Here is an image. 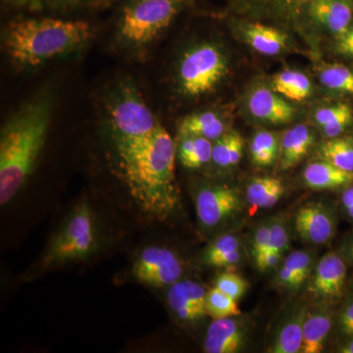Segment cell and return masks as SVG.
Wrapping results in <instances>:
<instances>
[{
	"instance_id": "obj_1",
	"label": "cell",
	"mask_w": 353,
	"mask_h": 353,
	"mask_svg": "<svg viewBox=\"0 0 353 353\" xmlns=\"http://www.w3.org/2000/svg\"><path fill=\"white\" fill-rule=\"evenodd\" d=\"M113 141L118 173L137 205L157 219L168 217L180 201L170 134L159 124L145 136Z\"/></svg>"
},
{
	"instance_id": "obj_2",
	"label": "cell",
	"mask_w": 353,
	"mask_h": 353,
	"mask_svg": "<svg viewBox=\"0 0 353 353\" xmlns=\"http://www.w3.org/2000/svg\"><path fill=\"white\" fill-rule=\"evenodd\" d=\"M52 97L41 90L4 123L0 132V204L6 205L29 180L46 145Z\"/></svg>"
},
{
	"instance_id": "obj_3",
	"label": "cell",
	"mask_w": 353,
	"mask_h": 353,
	"mask_svg": "<svg viewBox=\"0 0 353 353\" xmlns=\"http://www.w3.org/2000/svg\"><path fill=\"white\" fill-rule=\"evenodd\" d=\"M92 34V26L85 21L19 18L6 25L2 46L14 66L34 69L82 50Z\"/></svg>"
},
{
	"instance_id": "obj_4",
	"label": "cell",
	"mask_w": 353,
	"mask_h": 353,
	"mask_svg": "<svg viewBox=\"0 0 353 353\" xmlns=\"http://www.w3.org/2000/svg\"><path fill=\"white\" fill-rule=\"evenodd\" d=\"M192 3V0H124L118 17V41L130 50L150 46Z\"/></svg>"
},
{
	"instance_id": "obj_5",
	"label": "cell",
	"mask_w": 353,
	"mask_h": 353,
	"mask_svg": "<svg viewBox=\"0 0 353 353\" xmlns=\"http://www.w3.org/2000/svg\"><path fill=\"white\" fill-rule=\"evenodd\" d=\"M229 72V57L222 46L212 41L192 44L176 64V90L187 99L203 97L219 87Z\"/></svg>"
},
{
	"instance_id": "obj_6",
	"label": "cell",
	"mask_w": 353,
	"mask_h": 353,
	"mask_svg": "<svg viewBox=\"0 0 353 353\" xmlns=\"http://www.w3.org/2000/svg\"><path fill=\"white\" fill-rule=\"evenodd\" d=\"M105 112L113 141L145 136L159 125L138 87L130 80L120 81L109 90Z\"/></svg>"
},
{
	"instance_id": "obj_7",
	"label": "cell",
	"mask_w": 353,
	"mask_h": 353,
	"mask_svg": "<svg viewBox=\"0 0 353 353\" xmlns=\"http://www.w3.org/2000/svg\"><path fill=\"white\" fill-rule=\"evenodd\" d=\"M97 248V230L92 209L87 202L77 206L66 224L51 241L43 265L66 263L90 256Z\"/></svg>"
},
{
	"instance_id": "obj_8",
	"label": "cell",
	"mask_w": 353,
	"mask_h": 353,
	"mask_svg": "<svg viewBox=\"0 0 353 353\" xmlns=\"http://www.w3.org/2000/svg\"><path fill=\"white\" fill-rule=\"evenodd\" d=\"M183 262L175 252L160 246L145 248L132 265V273L138 282L150 287H171L181 280Z\"/></svg>"
},
{
	"instance_id": "obj_9",
	"label": "cell",
	"mask_w": 353,
	"mask_h": 353,
	"mask_svg": "<svg viewBox=\"0 0 353 353\" xmlns=\"http://www.w3.org/2000/svg\"><path fill=\"white\" fill-rule=\"evenodd\" d=\"M196 209L199 224L206 229H214L241 213L243 199L234 188L225 185H205L197 192Z\"/></svg>"
},
{
	"instance_id": "obj_10",
	"label": "cell",
	"mask_w": 353,
	"mask_h": 353,
	"mask_svg": "<svg viewBox=\"0 0 353 353\" xmlns=\"http://www.w3.org/2000/svg\"><path fill=\"white\" fill-rule=\"evenodd\" d=\"M243 108L250 119L268 126L289 124L296 115V108L269 83L252 85L243 99Z\"/></svg>"
},
{
	"instance_id": "obj_11",
	"label": "cell",
	"mask_w": 353,
	"mask_h": 353,
	"mask_svg": "<svg viewBox=\"0 0 353 353\" xmlns=\"http://www.w3.org/2000/svg\"><path fill=\"white\" fill-rule=\"evenodd\" d=\"M345 280V262L338 253L328 252L315 265L308 290L318 299L333 303L343 297Z\"/></svg>"
},
{
	"instance_id": "obj_12",
	"label": "cell",
	"mask_w": 353,
	"mask_h": 353,
	"mask_svg": "<svg viewBox=\"0 0 353 353\" xmlns=\"http://www.w3.org/2000/svg\"><path fill=\"white\" fill-rule=\"evenodd\" d=\"M304 13L313 25L336 39L353 25V0H311Z\"/></svg>"
},
{
	"instance_id": "obj_13",
	"label": "cell",
	"mask_w": 353,
	"mask_h": 353,
	"mask_svg": "<svg viewBox=\"0 0 353 353\" xmlns=\"http://www.w3.org/2000/svg\"><path fill=\"white\" fill-rule=\"evenodd\" d=\"M294 225L301 240L313 245H324L336 231L334 216L321 202H310L299 209Z\"/></svg>"
},
{
	"instance_id": "obj_14",
	"label": "cell",
	"mask_w": 353,
	"mask_h": 353,
	"mask_svg": "<svg viewBox=\"0 0 353 353\" xmlns=\"http://www.w3.org/2000/svg\"><path fill=\"white\" fill-rule=\"evenodd\" d=\"M234 32L243 43L265 57H277L290 48L289 36L272 26L259 22L236 23Z\"/></svg>"
},
{
	"instance_id": "obj_15",
	"label": "cell",
	"mask_w": 353,
	"mask_h": 353,
	"mask_svg": "<svg viewBox=\"0 0 353 353\" xmlns=\"http://www.w3.org/2000/svg\"><path fill=\"white\" fill-rule=\"evenodd\" d=\"M206 292L194 281H178L169 287L168 304L176 317L183 322H196L208 315L205 308Z\"/></svg>"
},
{
	"instance_id": "obj_16",
	"label": "cell",
	"mask_w": 353,
	"mask_h": 353,
	"mask_svg": "<svg viewBox=\"0 0 353 353\" xmlns=\"http://www.w3.org/2000/svg\"><path fill=\"white\" fill-rule=\"evenodd\" d=\"M245 343V325L234 317L221 318L209 326L203 347L208 353H236Z\"/></svg>"
},
{
	"instance_id": "obj_17",
	"label": "cell",
	"mask_w": 353,
	"mask_h": 353,
	"mask_svg": "<svg viewBox=\"0 0 353 353\" xmlns=\"http://www.w3.org/2000/svg\"><path fill=\"white\" fill-rule=\"evenodd\" d=\"M316 134L312 127L301 123L285 130L281 136L279 164L282 170H290L307 157L314 145Z\"/></svg>"
},
{
	"instance_id": "obj_18",
	"label": "cell",
	"mask_w": 353,
	"mask_h": 353,
	"mask_svg": "<svg viewBox=\"0 0 353 353\" xmlns=\"http://www.w3.org/2000/svg\"><path fill=\"white\" fill-rule=\"evenodd\" d=\"M229 130L227 116L218 109H206L190 114L179 125V134H194L211 141H217Z\"/></svg>"
},
{
	"instance_id": "obj_19",
	"label": "cell",
	"mask_w": 353,
	"mask_h": 353,
	"mask_svg": "<svg viewBox=\"0 0 353 353\" xmlns=\"http://www.w3.org/2000/svg\"><path fill=\"white\" fill-rule=\"evenodd\" d=\"M303 179L306 187L310 189H338L352 185L353 173L343 170L326 160L318 158L306 165Z\"/></svg>"
},
{
	"instance_id": "obj_20",
	"label": "cell",
	"mask_w": 353,
	"mask_h": 353,
	"mask_svg": "<svg viewBox=\"0 0 353 353\" xmlns=\"http://www.w3.org/2000/svg\"><path fill=\"white\" fill-rule=\"evenodd\" d=\"M332 315L325 305L307 309L303 324L301 353H320L331 331Z\"/></svg>"
},
{
	"instance_id": "obj_21",
	"label": "cell",
	"mask_w": 353,
	"mask_h": 353,
	"mask_svg": "<svg viewBox=\"0 0 353 353\" xmlns=\"http://www.w3.org/2000/svg\"><path fill=\"white\" fill-rule=\"evenodd\" d=\"M307 309L306 305L297 306L290 313L288 319L276 334L268 352H301L303 341V324Z\"/></svg>"
},
{
	"instance_id": "obj_22",
	"label": "cell",
	"mask_w": 353,
	"mask_h": 353,
	"mask_svg": "<svg viewBox=\"0 0 353 353\" xmlns=\"http://www.w3.org/2000/svg\"><path fill=\"white\" fill-rule=\"evenodd\" d=\"M313 123L325 139L341 136L353 122V109L345 102L321 106L312 114Z\"/></svg>"
},
{
	"instance_id": "obj_23",
	"label": "cell",
	"mask_w": 353,
	"mask_h": 353,
	"mask_svg": "<svg viewBox=\"0 0 353 353\" xmlns=\"http://www.w3.org/2000/svg\"><path fill=\"white\" fill-rule=\"evenodd\" d=\"M313 255L305 250H296L288 255L277 273L278 284L285 290H296L308 280L313 272Z\"/></svg>"
},
{
	"instance_id": "obj_24",
	"label": "cell",
	"mask_w": 353,
	"mask_h": 353,
	"mask_svg": "<svg viewBox=\"0 0 353 353\" xmlns=\"http://www.w3.org/2000/svg\"><path fill=\"white\" fill-rule=\"evenodd\" d=\"M176 157L185 168L199 169L212 159L213 141L190 134H179Z\"/></svg>"
},
{
	"instance_id": "obj_25",
	"label": "cell",
	"mask_w": 353,
	"mask_h": 353,
	"mask_svg": "<svg viewBox=\"0 0 353 353\" xmlns=\"http://www.w3.org/2000/svg\"><path fill=\"white\" fill-rule=\"evenodd\" d=\"M7 8L27 13L44 11H69L99 8L108 6L110 0H1Z\"/></svg>"
},
{
	"instance_id": "obj_26",
	"label": "cell",
	"mask_w": 353,
	"mask_h": 353,
	"mask_svg": "<svg viewBox=\"0 0 353 353\" xmlns=\"http://www.w3.org/2000/svg\"><path fill=\"white\" fill-rule=\"evenodd\" d=\"M270 87L288 101H304L313 94V83L303 72L285 69L271 78Z\"/></svg>"
},
{
	"instance_id": "obj_27",
	"label": "cell",
	"mask_w": 353,
	"mask_h": 353,
	"mask_svg": "<svg viewBox=\"0 0 353 353\" xmlns=\"http://www.w3.org/2000/svg\"><path fill=\"white\" fill-rule=\"evenodd\" d=\"M282 181L274 176H256L245 187V201L254 210L270 208L280 201L285 194Z\"/></svg>"
},
{
	"instance_id": "obj_28",
	"label": "cell",
	"mask_w": 353,
	"mask_h": 353,
	"mask_svg": "<svg viewBox=\"0 0 353 353\" xmlns=\"http://www.w3.org/2000/svg\"><path fill=\"white\" fill-rule=\"evenodd\" d=\"M243 148L245 141L240 132L230 129L217 141H213L211 162L224 170L234 168L240 163Z\"/></svg>"
},
{
	"instance_id": "obj_29",
	"label": "cell",
	"mask_w": 353,
	"mask_h": 353,
	"mask_svg": "<svg viewBox=\"0 0 353 353\" xmlns=\"http://www.w3.org/2000/svg\"><path fill=\"white\" fill-rule=\"evenodd\" d=\"M318 157L353 173V137L326 139L317 150Z\"/></svg>"
},
{
	"instance_id": "obj_30",
	"label": "cell",
	"mask_w": 353,
	"mask_h": 353,
	"mask_svg": "<svg viewBox=\"0 0 353 353\" xmlns=\"http://www.w3.org/2000/svg\"><path fill=\"white\" fill-rule=\"evenodd\" d=\"M280 139L278 132L260 130L253 134L250 145L253 164L268 167L278 161L280 154Z\"/></svg>"
},
{
	"instance_id": "obj_31",
	"label": "cell",
	"mask_w": 353,
	"mask_h": 353,
	"mask_svg": "<svg viewBox=\"0 0 353 353\" xmlns=\"http://www.w3.org/2000/svg\"><path fill=\"white\" fill-rule=\"evenodd\" d=\"M318 80L330 92L353 95V69L341 63L324 64L318 70Z\"/></svg>"
},
{
	"instance_id": "obj_32",
	"label": "cell",
	"mask_w": 353,
	"mask_h": 353,
	"mask_svg": "<svg viewBox=\"0 0 353 353\" xmlns=\"http://www.w3.org/2000/svg\"><path fill=\"white\" fill-rule=\"evenodd\" d=\"M236 301H238L228 296L225 292H221L217 288H212L206 294V312L213 319L239 317L241 315V311L239 308Z\"/></svg>"
},
{
	"instance_id": "obj_33",
	"label": "cell",
	"mask_w": 353,
	"mask_h": 353,
	"mask_svg": "<svg viewBox=\"0 0 353 353\" xmlns=\"http://www.w3.org/2000/svg\"><path fill=\"white\" fill-rule=\"evenodd\" d=\"M241 245L240 239L234 234H222L206 248L203 254L204 263L214 266L216 262L222 257L241 250Z\"/></svg>"
},
{
	"instance_id": "obj_34",
	"label": "cell",
	"mask_w": 353,
	"mask_h": 353,
	"mask_svg": "<svg viewBox=\"0 0 353 353\" xmlns=\"http://www.w3.org/2000/svg\"><path fill=\"white\" fill-rule=\"evenodd\" d=\"M214 287L233 297L236 301L241 299L248 289V283L245 278L236 273H223L215 280Z\"/></svg>"
},
{
	"instance_id": "obj_35",
	"label": "cell",
	"mask_w": 353,
	"mask_h": 353,
	"mask_svg": "<svg viewBox=\"0 0 353 353\" xmlns=\"http://www.w3.org/2000/svg\"><path fill=\"white\" fill-rule=\"evenodd\" d=\"M270 225V248L282 253L283 255L290 248V236L285 220L281 217L272 218Z\"/></svg>"
},
{
	"instance_id": "obj_36",
	"label": "cell",
	"mask_w": 353,
	"mask_h": 353,
	"mask_svg": "<svg viewBox=\"0 0 353 353\" xmlns=\"http://www.w3.org/2000/svg\"><path fill=\"white\" fill-rule=\"evenodd\" d=\"M270 248V225L269 220L264 221L253 232L252 252L253 256Z\"/></svg>"
},
{
	"instance_id": "obj_37",
	"label": "cell",
	"mask_w": 353,
	"mask_h": 353,
	"mask_svg": "<svg viewBox=\"0 0 353 353\" xmlns=\"http://www.w3.org/2000/svg\"><path fill=\"white\" fill-rule=\"evenodd\" d=\"M282 256V253L269 248V250H265V252L253 257H254L255 265H256L259 270L264 272L270 270V269L277 266Z\"/></svg>"
},
{
	"instance_id": "obj_38",
	"label": "cell",
	"mask_w": 353,
	"mask_h": 353,
	"mask_svg": "<svg viewBox=\"0 0 353 353\" xmlns=\"http://www.w3.org/2000/svg\"><path fill=\"white\" fill-rule=\"evenodd\" d=\"M339 329L343 336H353V299L348 301L339 316Z\"/></svg>"
},
{
	"instance_id": "obj_39",
	"label": "cell",
	"mask_w": 353,
	"mask_h": 353,
	"mask_svg": "<svg viewBox=\"0 0 353 353\" xmlns=\"http://www.w3.org/2000/svg\"><path fill=\"white\" fill-rule=\"evenodd\" d=\"M334 48L339 54L353 59V25L341 38L336 39Z\"/></svg>"
},
{
	"instance_id": "obj_40",
	"label": "cell",
	"mask_w": 353,
	"mask_h": 353,
	"mask_svg": "<svg viewBox=\"0 0 353 353\" xmlns=\"http://www.w3.org/2000/svg\"><path fill=\"white\" fill-rule=\"evenodd\" d=\"M311 0H275L276 4L287 10H299V9H305L306 6Z\"/></svg>"
},
{
	"instance_id": "obj_41",
	"label": "cell",
	"mask_w": 353,
	"mask_h": 353,
	"mask_svg": "<svg viewBox=\"0 0 353 353\" xmlns=\"http://www.w3.org/2000/svg\"><path fill=\"white\" fill-rule=\"evenodd\" d=\"M341 203L345 208L353 206V185H350L341 194Z\"/></svg>"
},
{
	"instance_id": "obj_42",
	"label": "cell",
	"mask_w": 353,
	"mask_h": 353,
	"mask_svg": "<svg viewBox=\"0 0 353 353\" xmlns=\"http://www.w3.org/2000/svg\"><path fill=\"white\" fill-rule=\"evenodd\" d=\"M338 352L341 353H353V336H350V340L338 348Z\"/></svg>"
},
{
	"instance_id": "obj_43",
	"label": "cell",
	"mask_w": 353,
	"mask_h": 353,
	"mask_svg": "<svg viewBox=\"0 0 353 353\" xmlns=\"http://www.w3.org/2000/svg\"><path fill=\"white\" fill-rule=\"evenodd\" d=\"M347 210L348 216L353 219V206H350V208H345Z\"/></svg>"
},
{
	"instance_id": "obj_44",
	"label": "cell",
	"mask_w": 353,
	"mask_h": 353,
	"mask_svg": "<svg viewBox=\"0 0 353 353\" xmlns=\"http://www.w3.org/2000/svg\"><path fill=\"white\" fill-rule=\"evenodd\" d=\"M350 256H352V259H353V243H352V246H350Z\"/></svg>"
}]
</instances>
